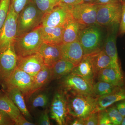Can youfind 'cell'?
I'll return each instance as SVG.
<instances>
[{"instance_id": "1", "label": "cell", "mask_w": 125, "mask_h": 125, "mask_svg": "<svg viewBox=\"0 0 125 125\" xmlns=\"http://www.w3.org/2000/svg\"><path fill=\"white\" fill-rule=\"evenodd\" d=\"M66 93L67 112L69 116L84 119L95 111L97 97L73 92Z\"/></svg>"}, {"instance_id": "2", "label": "cell", "mask_w": 125, "mask_h": 125, "mask_svg": "<svg viewBox=\"0 0 125 125\" xmlns=\"http://www.w3.org/2000/svg\"><path fill=\"white\" fill-rule=\"evenodd\" d=\"M44 15L32 1L29 3L18 14L16 37L30 32L41 26Z\"/></svg>"}, {"instance_id": "3", "label": "cell", "mask_w": 125, "mask_h": 125, "mask_svg": "<svg viewBox=\"0 0 125 125\" xmlns=\"http://www.w3.org/2000/svg\"><path fill=\"white\" fill-rule=\"evenodd\" d=\"M40 27L27 33L16 37L14 47L18 57L26 56L38 52L43 42Z\"/></svg>"}, {"instance_id": "4", "label": "cell", "mask_w": 125, "mask_h": 125, "mask_svg": "<svg viewBox=\"0 0 125 125\" xmlns=\"http://www.w3.org/2000/svg\"><path fill=\"white\" fill-rule=\"evenodd\" d=\"M78 40L83 47L84 55L103 49V31L97 25L83 27L80 32Z\"/></svg>"}, {"instance_id": "5", "label": "cell", "mask_w": 125, "mask_h": 125, "mask_svg": "<svg viewBox=\"0 0 125 125\" xmlns=\"http://www.w3.org/2000/svg\"><path fill=\"white\" fill-rule=\"evenodd\" d=\"M122 14L121 1L107 4L97 5L96 24L100 27L108 28L119 25Z\"/></svg>"}, {"instance_id": "6", "label": "cell", "mask_w": 125, "mask_h": 125, "mask_svg": "<svg viewBox=\"0 0 125 125\" xmlns=\"http://www.w3.org/2000/svg\"><path fill=\"white\" fill-rule=\"evenodd\" d=\"M51 117L59 125H67L69 116L67 112L66 93L61 87L54 94L50 106Z\"/></svg>"}, {"instance_id": "7", "label": "cell", "mask_w": 125, "mask_h": 125, "mask_svg": "<svg viewBox=\"0 0 125 125\" xmlns=\"http://www.w3.org/2000/svg\"><path fill=\"white\" fill-rule=\"evenodd\" d=\"M18 15L10 5L7 18L0 31V52L14 45L17 36Z\"/></svg>"}, {"instance_id": "8", "label": "cell", "mask_w": 125, "mask_h": 125, "mask_svg": "<svg viewBox=\"0 0 125 125\" xmlns=\"http://www.w3.org/2000/svg\"><path fill=\"white\" fill-rule=\"evenodd\" d=\"M18 59L14 45L0 52V85L3 88L17 67Z\"/></svg>"}, {"instance_id": "9", "label": "cell", "mask_w": 125, "mask_h": 125, "mask_svg": "<svg viewBox=\"0 0 125 125\" xmlns=\"http://www.w3.org/2000/svg\"><path fill=\"white\" fill-rule=\"evenodd\" d=\"M69 6L72 18L79 23L85 26L97 25V5L82 3Z\"/></svg>"}, {"instance_id": "10", "label": "cell", "mask_w": 125, "mask_h": 125, "mask_svg": "<svg viewBox=\"0 0 125 125\" xmlns=\"http://www.w3.org/2000/svg\"><path fill=\"white\" fill-rule=\"evenodd\" d=\"M73 19L68 5L60 3L52 10L44 14L41 25L45 27H64Z\"/></svg>"}, {"instance_id": "11", "label": "cell", "mask_w": 125, "mask_h": 125, "mask_svg": "<svg viewBox=\"0 0 125 125\" xmlns=\"http://www.w3.org/2000/svg\"><path fill=\"white\" fill-rule=\"evenodd\" d=\"M61 85V87L66 93L73 92L95 97L93 86L84 79L77 75L70 73L64 76L62 78Z\"/></svg>"}, {"instance_id": "12", "label": "cell", "mask_w": 125, "mask_h": 125, "mask_svg": "<svg viewBox=\"0 0 125 125\" xmlns=\"http://www.w3.org/2000/svg\"><path fill=\"white\" fill-rule=\"evenodd\" d=\"M34 78L28 74L16 67L6 83L4 89L17 88L27 98L32 90Z\"/></svg>"}, {"instance_id": "13", "label": "cell", "mask_w": 125, "mask_h": 125, "mask_svg": "<svg viewBox=\"0 0 125 125\" xmlns=\"http://www.w3.org/2000/svg\"><path fill=\"white\" fill-rule=\"evenodd\" d=\"M42 57L39 52L24 57H18L17 67L34 78L45 65Z\"/></svg>"}, {"instance_id": "14", "label": "cell", "mask_w": 125, "mask_h": 125, "mask_svg": "<svg viewBox=\"0 0 125 125\" xmlns=\"http://www.w3.org/2000/svg\"><path fill=\"white\" fill-rule=\"evenodd\" d=\"M62 58L78 65L84 55L83 47L78 40L60 45Z\"/></svg>"}, {"instance_id": "15", "label": "cell", "mask_w": 125, "mask_h": 125, "mask_svg": "<svg viewBox=\"0 0 125 125\" xmlns=\"http://www.w3.org/2000/svg\"><path fill=\"white\" fill-rule=\"evenodd\" d=\"M119 25H115L108 28L109 30L103 47V49L113 62L120 66L118 60L116 47V38Z\"/></svg>"}, {"instance_id": "16", "label": "cell", "mask_w": 125, "mask_h": 125, "mask_svg": "<svg viewBox=\"0 0 125 125\" xmlns=\"http://www.w3.org/2000/svg\"><path fill=\"white\" fill-rule=\"evenodd\" d=\"M124 99H125V84L117 87L108 94L98 97L97 106L94 112L106 109L117 102Z\"/></svg>"}, {"instance_id": "17", "label": "cell", "mask_w": 125, "mask_h": 125, "mask_svg": "<svg viewBox=\"0 0 125 125\" xmlns=\"http://www.w3.org/2000/svg\"><path fill=\"white\" fill-rule=\"evenodd\" d=\"M71 73L81 76L93 86L94 83V80L96 76L89 55H84L83 59L75 66Z\"/></svg>"}, {"instance_id": "18", "label": "cell", "mask_w": 125, "mask_h": 125, "mask_svg": "<svg viewBox=\"0 0 125 125\" xmlns=\"http://www.w3.org/2000/svg\"><path fill=\"white\" fill-rule=\"evenodd\" d=\"M38 52L42 57L45 65L49 67L62 58L60 45L43 42Z\"/></svg>"}, {"instance_id": "19", "label": "cell", "mask_w": 125, "mask_h": 125, "mask_svg": "<svg viewBox=\"0 0 125 125\" xmlns=\"http://www.w3.org/2000/svg\"><path fill=\"white\" fill-rule=\"evenodd\" d=\"M90 60L96 76L101 70L107 67H112L121 70V67L116 65L103 49L89 54Z\"/></svg>"}, {"instance_id": "20", "label": "cell", "mask_w": 125, "mask_h": 125, "mask_svg": "<svg viewBox=\"0 0 125 125\" xmlns=\"http://www.w3.org/2000/svg\"><path fill=\"white\" fill-rule=\"evenodd\" d=\"M98 81H105L117 87L125 84V78L121 70L109 67L104 69L97 74Z\"/></svg>"}, {"instance_id": "21", "label": "cell", "mask_w": 125, "mask_h": 125, "mask_svg": "<svg viewBox=\"0 0 125 125\" xmlns=\"http://www.w3.org/2000/svg\"><path fill=\"white\" fill-rule=\"evenodd\" d=\"M40 33L43 42L60 45L62 43L63 27H40Z\"/></svg>"}, {"instance_id": "22", "label": "cell", "mask_w": 125, "mask_h": 125, "mask_svg": "<svg viewBox=\"0 0 125 125\" xmlns=\"http://www.w3.org/2000/svg\"><path fill=\"white\" fill-rule=\"evenodd\" d=\"M84 27L73 18L71 20L63 27L62 43H69L78 40L81 30Z\"/></svg>"}, {"instance_id": "23", "label": "cell", "mask_w": 125, "mask_h": 125, "mask_svg": "<svg viewBox=\"0 0 125 125\" xmlns=\"http://www.w3.org/2000/svg\"><path fill=\"white\" fill-rule=\"evenodd\" d=\"M0 110L7 113L15 123L21 114L5 91L0 92Z\"/></svg>"}, {"instance_id": "24", "label": "cell", "mask_w": 125, "mask_h": 125, "mask_svg": "<svg viewBox=\"0 0 125 125\" xmlns=\"http://www.w3.org/2000/svg\"><path fill=\"white\" fill-rule=\"evenodd\" d=\"M5 92L18 107L21 113L25 117L31 118V115L26 106L24 98V96L22 92L16 88H7L6 89Z\"/></svg>"}, {"instance_id": "25", "label": "cell", "mask_w": 125, "mask_h": 125, "mask_svg": "<svg viewBox=\"0 0 125 125\" xmlns=\"http://www.w3.org/2000/svg\"><path fill=\"white\" fill-rule=\"evenodd\" d=\"M52 80L51 67L45 65L34 76L32 90L28 98L34 92L42 89Z\"/></svg>"}, {"instance_id": "26", "label": "cell", "mask_w": 125, "mask_h": 125, "mask_svg": "<svg viewBox=\"0 0 125 125\" xmlns=\"http://www.w3.org/2000/svg\"><path fill=\"white\" fill-rule=\"evenodd\" d=\"M75 66L73 63L64 59L59 60L51 67L52 80L62 79L70 74Z\"/></svg>"}, {"instance_id": "27", "label": "cell", "mask_w": 125, "mask_h": 125, "mask_svg": "<svg viewBox=\"0 0 125 125\" xmlns=\"http://www.w3.org/2000/svg\"><path fill=\"white\" fill-rule=\"evenodd\" d=\"M30 105L32 109L41 107L46 108L49 104V94L47 91L38 90L29 97Z\"/></svg>"}, {"instance_id": "28", "label": "cell", "mask_w": 125, "mask_h": 125, "mask_svg": "<svg viewBox=\"0 0 125 125\" xmlns=\"http://www.w3.org/2000/svg\"><path fill=\"white\" fill-rule=\"evenodd\" d=\"M117 87L105 81H98L93 85V91L95 97H98L110 94Z\"/></svg>"}, {"instance_id": "29", "label": "cell", "mask_w": 125, "mask_h": 125, "mask_svg": "<svg viewBox=\"0 0 125 125\" xmlns=\"http://www.w3.org/2000/svg\"><path fill=\"white\" fill-rule=\"evenodd\" d=\"M39 10L45 14L59 4L61 0H32Z\"/></svg>"}, {"instance_id": "30", "label": "cell", "mask_w": 125, "mask_h": 125, "mask_svg": "<svg viewBox=\"0 0 125 125\" xmlns=\"http://www.w3.org/2000/svg\"><path fill=\"white\" fill-rule=\"evenodd\" d=\"M108 115L113 125H121L123 117L118 111L114 104L106 108Z\"/></svg>"}, {"instance_id": "31", "label": "cell", "mask_w": 125, "mask_h": 125, "mask_svg": "<svg viewBox=\"0 0 125 125\" xmlns=\"http://www.w3.org/2000/svg\"><path fill=\"white\" fill-rule=\"evenodd\" d=\"M10 0H1L0 2V31L7 18L10 6Z\"/></svg>"}, {"instance_id": "32", "label": "cell", "mask_w": 125, "mask_h": 125, "mask_svg": "<svg viewBox=\"0 0 125 125\" xmlns=\"http://www.w3.org/2000/svg\"><path fill=\"white\" fill-rule=\"evenodd\" d=\"M31 1L32 0H10V5L18 15Z\"/></svg>"}, {"instance_id": "33", "label": "cell", "mask_w": 125, "mask_h": 125, "mask_svg": "<svg viewBox=\"0 0 125 125\" xmlns=\"http://www.w3.org/2000/svg\"><path fill=\"white\" fill-rule=\"evenodd\" d=\"M99 112V125H113L106 109Z\"/></svg>"}, {"instance_id": "34", "label": "cell", "mask_w": 125, "mask_h": 125, "mask_svg": "<svg viewBox=\"0 0 125 125\" xmlns=\"http://www.w3.org/2000/svg\"><path fill=\"white\" fill-rule=\"evenodd\" d=\"M121 1L122 14L118 33V34L120 35H123L125 33V0Z\"/></svg>"}, {"instance_id": "35", "label": "cell", "mask_w": 125, "mask_h": 125, "mask_svg": "<svg viewBox=\"0 0 125 125\" xmlns=\"http://www.w3.org/2000/svg\"><path fill=\"white\" fill-rule=\"evenodd\" d=\"M85 125H98L99 112L92 113L86 118H84Z\"/></svg>"}, {"instance_id": "36", "label": "cell", "mask_w": 125, "mask_h": 125, "mask_svg": "<svg viewBox=\"0 0 125 125\" xmlns=\"http://www.w3.org/2000/svg\"><path fill=\"white\" fill-rule=\"evenodd\" d=\"M15 123L9 115L2 110H0V125H12Z\"/></svg>"}, {"instance_id": "37", "label": "cell", "mask_w": 125, "mask_h": 125, "mask_svg": "<svg viewBox=\"0 0 125 125\" xmlns=\"http://www.w3.org/2000/svg\"><path fill=\"white\" fill-rule=\"evenodd\" d=\"M38 125H51V122L49 115H48V109L46 108L45 111L42 113L40 117L39 118Z\"/></svg>"}, {"instance_id": "38", "label": "cell", "mask_w": 125, "mask_h": 125, "mask_svg": "<svg viewBox=\"0 0 125 125\" xmlns=\"http://www.w3.org/2000/svg\"><path fill=\"white\" fill-rule=\"evenodd\" d=\"M117 109L124 117L125 116V99L117 102L114 104Z\"/></svg>"}, {"instance_id": "39", "label": "cell", "mask_w": 125, "mask_h": 125, "mask_svg": "<svg viewBox=\"0 0 125 125\" xmlns=\"http://www.w3.org/2000/svg\"><path fill=\"white\" fill-rule=\"evenodd\" d=\"M16 125H34V123L29 122L25 118L23 115L21 113L18 117V120L15 123Z\"/></svg>"}, {"instance_id": "40", "label": "cell", "mask_w": 125, "mask_h": 125, "mask_svg": "<svg viewBox=\"0 0 125 125\" xmlns=\"http://www.w3.org/2000/svg\"><path fill=\"white\" fill-rule=\"evenodd\" d=\"M73 120H69L68 124L71 125H84L85 121L84 118L74 117Z\"/></svg>"}, {"instance_id": "41", "label": "cell", "mask_w": 125, "mask_h": 125, "mask_svg": "<svg viewBox=\"0 0 125 125\" xmlns=\"http://www.w3.org/2000/svg\"><path fill=\"white\" fill-rule=\"evenodd\" d=\"M60 3L69 5H74L83 3L82 0H61Z\"/></svg>"}, {"instance_id": "42", "label": "cell", "mask_w": 125, "mask_h": 125, "mask_svg": "<svg viewBox=\"0 0 125 125\" xmlns=\"http://www.w3.org/2000/svg\"><path fill=\"white\" fill-rule=\"evenodd\" d=\"M120 0H95L94 4L98 5H105Z\"/></svg>"}, {"instance_id": "43", "label": "cell", "mask_w": 125, "mask_h": 125, "mask_svg": "<svg viewBox=\"0 0 125 125\" xmlns=\"http://www.w3.org/2000/svg\"><path fill=\"white\" fill-rule=\"evenodd\" d=\"M95 0H82V2L86 4H94Z\"/></svg>"}, {"instance_id": "44", "label": "cell", "mask_w": 125, "mask_h": 125, "mask_svg": "<svg viewBox=\"0 0 125 125\" xmlns=\"http://www.w3.org/2000/svg\"><path fill=\"white\" fill-rule=\"evenodd\" d=\"M121 125H125V116L123 117V121L122 122Z\"/></svg>"}, {"instance_id": "45", "label": "cell", "mask_w": 125, "mask_h": 125, "mask_svg": "<svg viewBox=\"0 0 125 125\" xmlns=\"http://www.w3.org/2000/svg\"><path fill=\"white\" fill-rule=\"evenodd\" d=\"M121 1H122L124 0H120Z\"/></svg>"}, {"instance_id": "46", "label": "cell", "mask_w": 125, "mask_h": 125, "mask_svg": "<svg viewBox=\"0 0 125 125\" xmlns=\"http://www.w3.org/2000/svg\"></svg>"}]
</instances>
